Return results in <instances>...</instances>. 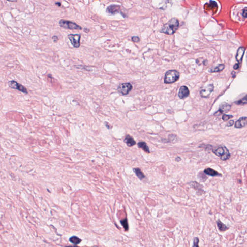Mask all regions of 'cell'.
<instances>
[{
  "label": "cell",
  "instance_id": "6da1fadb",
  "mask_svg": "<svg viewBox=\"0 0 247 247\" xmlns=\"http://www.w3.org/2000/svg\"><path fill=\"white\" fill-rule=\"evenodd\" d=\"M179 26L178 20L176 18L171 19L162 28L160 32L168 35H172L176 32Z\"/></svg>",
  "mask_w": 247,
  "mask_h": 247
},
{
  "label": "cell",
  "instance_id": "7a4b0ae2",
  "mask_svg": "<svg viewBox=\"0 0 247 247\" xmlns=\"http://www.w3.org/2000/svg\"><path fill=\"white\" fill-rule=\"evenodd\" d=\"M212 151L215 155L220 157L223 161L228 160L231 157L229 151L225 146H220Z\"/></svg>",
  "mask_w": 247,
  "mask_h": 247
},
{
  "label": "cell",
  "instance_id": "3957f363",
  "mask_svg": "<svg viewBox=\"0 0 247 247\" xmlns=\"http://www.w3.org/2000/svg\"><path fill=\"white\" fill-rule=\"evenodd\" d=\"M180 77V74L176 70H170L167 71L165 74L164 82L169 84H172L177 81Z\"/></svg>",
  "mask_w": 247,
  "mask_h": 247
},
{
  "label": "cell",
  "instance_id": "277c9868",
  "mask_svg": "<svg viewBox=\"0 0 247 247\" xmlns=\"http://www.w3.org/2000/svg\"><path fill=\"white\" fill-rule=\"evenodd\" d=\"M59 26L64 29H72V30H81L82 28L76 23L73 22L69 20L62 19L59 21Z\"/></svg>",
  "mask_w": 247,
  "mask_h": 247
},
{
  "label": "cell",
  "instance_id": "5b68a950",
  "mask_svg": "<svg viewBox=\"0 0 247 247\" xmlns=\"http://www.w3.org/2000/svg\"><path fill=\"white\" fill-rule=\"evenodd\" d=\"M133 86L130 83H124L120 84L117 86V90L119 93L125 96L128 95L129 93L132 90Z\"/></svg>",
  "mask_w": 247,
  "mask_h": 247
},
{
  "label": "cell",
  "instance_id": "8992f818",
  "mask_svg": "<svg viewBox=\"0 0 247 247\" xmlns=\"http://www.w3.org/2000/svg\"><path fill=\"white\" fill-rule=\"evenodd\" d=\"M68 38L70 41L74 48H78L80 46L81 35L79 34H70L68 35Z\"/></svg>",
  "mask_w": 247,
  "mask_h": 247
},
{
  "label": "cell",
  "instance_id": "52a82bcc",
  "mask_svg": "<svg viewBox=\"0 0 247 247\" xmlns=\"http://www.w3.org/2000/svg\"><path fill=\"white\" fill-rule=\"evenodd\" d=\"M8 86H9V87H10L12 88H13V89H14L18 90L19 91H21V92H22L24 93H25V94L28 93L27 89L24 87V86L21 85V84L18 83L16 81H14V80L10 81L8 83Z\"/></svg>",
  "mask_w": 247,
  "mask_h": 247
},
{
  "label": "cell",
  "instance_id": "ba28073f",
  "mask_svg": "<svg viewBox=\"0 0 247 247\" xmlns=\"http://www.w3.org/2000/svg\"><path fill=\"white\" fill-rule=\"evenodd\" d=\"M214 86L213 84H209L200 91V96L202 98H209L211 93L214 90Z\"/></svg>",
  "mask_w": 247,
  "mask_h": 247
},
{
  "label": "cell",
  "instance_id": "9c48e42d",
  "mask_svg": "<svg viewBox=\"0 0 247 247\" xmlns=\"http://www.w3.org/2000/svg\"><path fill=\"white\" fill-rule=\"evenodd\" d=\"M106 12L112 15H114L119 13L122 14V13L121 12V6L118 5L112 4L110 5L107 8Z\"/></svg>",
  "mask_w": 247,
  "mask_h": 247
},
{
  "label": "cell",
  "instance_id": "30bf717a",
  "mask_svg": "<svg viewBox=\"0 0 247 247\" xmlns=\"http://www.w3.org/2000/svg\"><path fill=\"white\" fill-rule=\"evenodd\" d=\"M231 108V106L230 105L225 102L223 103L220 105L219 109L217 112H216L214 114V115L215 116H219L221 114L227 113L230 110Z\"/></svg>",
  "mask_w": 247,
  "mask_h": 247
},
{
  "label": "cell",
  "instance_id": "8fae6325",
  "mask_svg": "<svg viewBox=\"0 0 247 247\" xmlns=\"http://www.w3.org/2000/svg\"><path fill=\"white\" fill-rule=\"evenodd\" d=\"M190 94V91L188 88L186 86H181L179 91L178 96L180 99H183L188 97Z\"/></svg>",
  "mask_w": 247,
  "mask_h": 247
},
{
  "label": "cell",
  "instance_id": "7c38bea8",
  "mask_svg": "<svg viewBox=\"0 0 247 247\" xmlns=\"http://www.w3.org/2000/svg\"><path fill=\"white\" fill-rule=\"evenodd\" d=\"M205 9L208 11H212L215 13L218 9V5L215 1H210L209 4L207 3L205 5Z\"/></svg>",
  "mask_w": 247,
  "mask_h": 247
},
{
  "label": "cell",
  "instance_id": "4fadbf2b",
  "mask_svg": "<svg viewBox=\"0 0 247 247\" xmlns=\"http://www.w3.org/2000/svg\"><path fill=\"white\" fill-rule=\"evenodd\" d=\"M247 126V117H242L238 120L235 123V128H241Z\"/></svg>",
  "mask_w": 247,
  "mask_h": 247
},
{
  "label": "cell",
  "instance_id": "5bb4252c",
  "mask_svg": "<svg viewBox=\"0 0 247 247\" xmlns=\"http://www.w3.org/2000/svg\"><path fill=\"white\" fill-rule=\"evenodd\" d=\"M245 51V48L242 47H240L238 49L236 56V58L237 61L239 63H241L242 61L243 57L244 56Z\"/></svg>",
  "mask_w": 247,
  "mask_h": 247
},
{
  "label": "cell",
  "instance_id": "9a60e30c",
  "mask_svg": "<svg viewBox=\"0 0 247 247\" xmlns=\"http://www.w3.org/2000/svg\"><path fill=\"white\" fill-rule=\"evenodd\" d=\"M204 173L205 174L209 175L210 176H212V177H216V176H222V174L218 173V172L216 171H215L213 169H211L210 168H207L205 169L204 171Z\"/></svg>",
  "mask_w": 247,
  "mask_h": 247
},
{
  "label": "cell",
  "instance_id": "2e32d148",
  "mask_svg": "<svg viewBox=\"0 0 247 247\" xmlns=\"http://www.w3.org/2000/svg\"><path fill=\"white\" fill-rule=\"evenodd\" d=\"M124 142L127 144L128 147H132L136 144V142L131 136L128 135L124 139Z\"/></svg>",
  "mask_w": 247,
  "mask_h": 247
},
{
  "label": "cell",
  "instance_id": "e0dca14e",
  "mask_svg": "<svg viewBox=\"0 0 247 247\" xmlns=\"http://www.w3.org/2000/svg\"><path fill=\"white\" fill-rule=\"evenodd\" d=\"M216 223H217V226L218 227L219 230L221 232H225V231H227V230H228L229 229V228L228 227H227L225 224H224V223H223L220 220H218L216 222Z\"/></svg>",
  "mask_w": 247,
  "mask_h": 247
},
{
  "label": "cell",
  "instance_id": "ac0fdd59",
  "mask_svg": "<svg viewBox=\"0 0 247 247\" xmlns=\"http://www.w3.org/2000/svg\"><path fill=\"white\" fill-rule=\"evenodd\" d=\"M138 147L143 149L145 152H146V153H150V152L149 148L148 147V146L146 143H145L144 142H140L138 143Z\"/></svg>",
  "mask_w": 247,
  "mask_h": 247
},
{
  "label": "cell",
  "instance_id": "d6986e66",
  "mask_svg": "<svg viewBox=\"0 0 247 247\" xmlns=\"http://www.w3.org/2000/svg\"><path fill=\"white\" fill-rule=\"evenodd\" d=\"M133 171H134L135 173L136 174V175H137V176L138 177V178L140 180H142L144 178H145V176L144 175V174H143V172L141 171V170L140 168H135L133 169Z\"/></svg>",
  "mask_w": 247,
  "mask_h": 247
},
{
  "label": "cell",
  "instance_id": "ffe728a7",
  "mask_svg": "<svg viewBox=\"0 0 247 247\" xmlns=\"http://www.w3.org/2000/svg\"><path fill=\"white\" fill-rule=\"evenodd\" d=\"M225 68V66L224 64H219L217 66L215 67L214 68H212L210 69L209 71L210 72H218L220 71H222Z\"/></svg>",
  "mask_w": 247,
  "mask_h": 247
},
{
  "label": "cell",
  "instance_id": "44dd1931",
  "mask_svg": "<svg viewBox=\"0 0 247 247\" xmlns=\"http://www.w3.org/2000/svg\"><path fill=\"white\" fill-rule=\"evenodd\" d=\"M190 185L195 190H199V191L201 190L203 191V190L202 189V187H202V185H200L198 182H196L195 181L192 182L190 183Z\"/></svg>",
  "mask_w": 247,
  "mask_h": 247
},
{
  "label": "cell",
  "instance_id": "7402d4cb",
  "mask_svg": "<svg viewBox=\"0 0 247 247\" xmlns=\"http://www.w3.org/2000/svg\"><path fill=\"white\" fill-rule=\"evenodd\" d=\"M70 241L72 243H73L74 244H75V245H77V244H79L81 242V239H80L79 238L77 237L76 236H73V237H72L70 238Z\"/></svg>",
  "mask_w": 247,
  "mask_h": 247
},
{
  "label": "cell",
  "instance_id": "603a6c76",
  "mask_svg": "<svg viewBox=\"0 0 247 247\" xmlns=\"http://www.w3.org/2000/svg\"><path fill=\"white\" fill-rule=\"evenodd\" d=\"M247 96H245L243 98L241 99V100H238L237 101L235 102V103L238 105H244L247 104Z\"/></svg>",
  "mask_w": 247,
  "mask_h": 247
},
{
  "label": "cell",
  "instance_id": "cb8c5ba5",
  "mask_svg": "<svg viewBox=\"0 0 247 247\" xmlns=\"http://www.w3.org/2000/svg\"><path fill=\"white\" fill-rule=\"evenodd\" d=\"M121 223L122 225L123 226V227L126 230H128V221L127 219H124L123 220L121 221Z\"/></svg>",
  "mask_w": 247,
  "mask_h": 247
},
{
  "label": "cell",
  "instance_id": "d4e9b609",
  "mask_svg": "<svg viewBox=\"0 0 247 247\" xmlns=\"http://www.w3.org/2000/svg\"><path fill=\"white\" fill-rule=\"evenodd\" d=\"M199 239L198 238L195 237V238H194L193 247H199Z\"/></svg>",
  "mask_w": 247,
  "mask_h": 247
},
{
  "label": "cell",
  "instance_id": "484cf974",
  "mask_svg": "<svg viewBox=\"0 0 247 247\" xmlns=\"http://www.w3.org/2000/svg\"><path fill=\"white\" fill-rule=\"evenodd\" d=\"M233 117V115H227V114H223L222 116V119L224 121H227L228 120Z\"/></svg>",
  "mask_w": 247,
  "mask_h": 247
},
{
  "label": "cell",
  "instance_id": "4316f807",
  "mask_svg": "<svg viewBox=\"0 0 247 247\" xmlns=\"http://www.w3.org/2000/svg\"><path fill=\"white\" fill-rule=\"evenodd\" d=\"M169 141L171 143H174V141H176V136L174 135H170L169 136Z\"/></svg>",
  "mask_w": 247,
  "mask_h": 247
},
{
  "label": "cell",
  "instance_id": "83f0119b",
  "mask_svg": "<svg viewBox=\"0 0 247 247\" xmlns=\"http://www.w3.org/2000/svg\"><path fill=\"white\" fill-rule=\"evenodd\" d=\"M132 40L135 43H138L140 41V39L138 36H134L132 37Z\"/></svg>",
  "mask_w": 247,
  "mask_h": 247
},
{
  "label": "cell",
  "instance_id": "f1b7e54d",
  "mask_svg": "<svg viewBox=\"0 0 247 247\" xmlns=\"http://www.w3.org/2000/svg\"><path fill=\"white\" fill-rule=\"evenodd\" d=\"M247 7H245L244 9L243 10L242 16L245 18H247Z\"/></svg>",
  "mask_w": 247,
  "mask_h": 247
},
{
  "label": "cell",
  "instance_id": "f546056e",
  "mask_svg": "<svg viewBox=\"0 0 247 247\" xmlns=\"http://www.w3.org/2000/svg\"><path fill=\"white\" fill-rule=\"evenodd\" d=\"M52 40H53L54 42H55V43H56V42H57V41L58 40V38L57 37V36H56V35H54V36H53L52 37Z\"/></svg>",
  "mask_w": 247,
  "mask_h": 247
},
{
  "label": "cell",
  "instance_id": "4dcf8cb0",
  "mask_svg": "<svg viewBox=\"0 0 247 247\" xmlns=\"http://www.w3.org/2000/svg\"><path fill=\"white\" fill-rule=\"evenodd\" d=\"M233 124H234V121L231 120V121H230L229 122H228V123L226 124V126L227 127H231V126H233Z\"/></svg>",
  "mask_w": 247,
  "mask_h": 247
},
{
  "label": "cell",
  "instance_id": "1f68e13d",
  "mask_svg": "<svg viewBox=\"0 0 247 247\" xmlns=\"http://www.w3.org/2000/svg\"><path fill=\"white\" fill-rule=\"evenodd\" d=\"M239 64L237 63V64H235V65H234L233 68H234V70H238V69L239 68Z\"/></svg>",
  "mask_w": 247,
  "mask_h": 247
},
{
  "label": "cell",
  "instance_id": "d6a6232c",
  "mask_svg": "<svg viewBox=\"0 0 247 247\" xmlns=\"http://www.w3.org/2000/svg\"><path fill=\"white\" fill-rule=\"evenodd\" d=\"M231 74L232 75V76H233V78H235V77H236V73H235V72H234V71H232V73H231Z\"/></svg>",
  "mask_w": 247,
  "mask_h": 247
},
{
  "label": "cell",
  "instance_id": "836d02e7",
  "mask_svg": "<svg viewBox=\"0 0 247 247\" xmlns=\"http://www.w3.org/2000/svg\"><path fill=\"white\" fill-rule=\"evenodd\" d=\"M55 5H57L58 6H60L61 5V4L60 2H57V3H55Z\"/></svg>",
  "mask_w": 247,
  "mask_h": 247
},
{
  "label": "cell",
  "instance_id": "e575fe53",
  "mask_svg": "<svg viewBox=\"0 0 247 247\" xmlns=\"http://www.w3.org/2000/svg\"><path fill=\"white\" fill-rule=\"evenodd\" d=\"M76 247V246H69V247Z\"/></svg>",
  "mask_w": 247,
  "mask_h": 247
}]
</instances>
